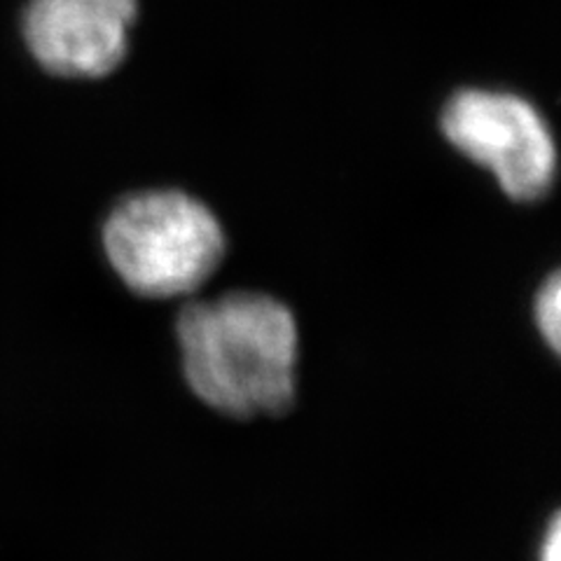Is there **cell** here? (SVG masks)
<instances>
[{"label": "cell", "mask_w": 561, "mask_h": 561, "mask_svg": "<svg viewBox=\"0 0 561 561\" xmlns=\"http://www.w3.org/2000/svg\"><path fill=\"white\" fill-rule=\"evenodd\" d=\"M449 144L494 175L507 197L540 199L554 183L557 144L534 105L511 92L463 90L440 117Z\"/></svg>", "instance_id": "cell-3"}, {"label": "cell", "mask_w": 561, "mask_h": 561, "mask_svg": "<svg viewBox=\"0 0 561 561\" xmlns=\"http://www.w3.org/2000/svg\"><path fill=\"white\" fill-rule=\"evenodd\" d=\"M136 14L138 0H28L24 45L51 76L103 78L125 61Z\"/></svg>", "instance_id": "cell-4"}, {"label": "cell", "mask_w": 561, "mask_h": 561, "mask_svg": "<svg viewBox=\"0 0 561 561\" xmlns=\"http://www.w3.org/2000/svg\"><path fill=\"white\" fill-rule=\"evenodd\" d=\"M175 340L190 391L210 410L243 421L293 408L300 332L284 302L251 290L192 300Z\"/></svg>", "instance_id": "cell-1"}, {"label": "cell", "mask_w": 561, "mask_h": 561, "mask_svg": "<svg viewBox=\"0 0 561 561\" xmlns=\"http://www.w3.org/2000/svg\"><path fill=\"white\" fill-rule=\"evenodd\" d=\"M534 323L540 332L552 354H559L561 348V278L559 274H550L542 280L536 297H534Z\"/></svg>", "instance_id": "cell-5"}, {"label": "cell", "mask_w": 561, "mask_h": 561, "mask_svg": "<svg viewBox=\"0 0 561 561\" xmlns=\"http://www.w3.org/2000/svg\"><path fill=\"white\" fill-rule=\"evenodd\" d=\"M220 220L179 190H152L119 202L103 222V251L131 293L148 300L195 295L225 257Z\"/></svg>", "instance_id": "cell-2"}, {"label": "cell", "mask_w": 561, "mask_h": 561, "mask_svg": "<svg viewBox=\"0 0 561 561\" xmlns=\"http://www.w3.org/2000/svg\"><path fill=\"white\" fill-rule=\"evenodd\" d=\"M536 561H561V519H559V515H552L546 534H542Z\"/></svg>", "instance_id": "cell-6"}]
</instances>
